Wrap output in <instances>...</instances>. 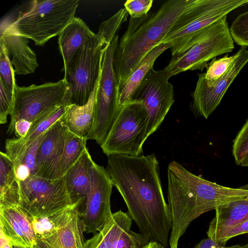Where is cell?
Masks as SVG:
<instances>
[{
    "mask_svg": "<svg viewBox=\"0 0 248 248\" xmlns=\"http://www.w3.org/2000/svg\"><path fill=\"white\" fill-rule=\"evenodd\" d=\"M106 170L141 234L166 248L172 221L162 189L159 166L154 154L108 156Z\"/></svg>",
    "mask_w": 248,
    "mask_h": 248,
    "instance_id": "1",
    "label": "cell"
},
{
    "mask_svg": "<svg viewBox=\"0 0 248 248\" xmlns=\"http://www.w3.org/2000/svg\"><path fill=\"white\" fill-rule=\"evenodd\" d=\"M194 1L170 0L155 12L140 17H130L114 54L113 67L118 86L128 78L151 49L162 43L180 15Z\"/></svg>",
    "mask_w": 248,
    "mask_h": 248,
    "instance_id": "2",
    "label": "cell"
},
{
    "mask_svg": "<svg viewBox=\"0 0 248 248\" xmlns=\"http://www.w3.org/2000/svg\"><path fill=\"white\" fill-rule=\"evenodd\" d=\"M78 3V0H32L15 20L2 23L12 32L42 46L59 35L73 19Z\"/></svg>",
    "mask_w": 248,
    "mask_h": 248,
    "instance_id": "3",
    "label": "cell"
},
{
    "mask_svg": "<svg viewBox=\"0 0 248 248\" xmlns=\"http://www.w3.org/2000/svg\"><path fill=\"white\" fill-rule=\"evenodd\" d=\"M234 47L226 16L196 33L179 52L172 56L164 70L170 78L188 70L202 71L210 60L232 52Z\"/></svg>",
    "mask_w": 248,
    "mask_h": 248,
    "instance_id": "4",
    "label": "cell"
},
{
    "mask_svg": "<svg viewBox=\"0 0 248 248\" xmlns=\"http://www.w3.org/2000/svg\"><path fill=\"white\" fill-rule=\"evenodd\" d=\"M247 4L248 0H195L180 15L162 43L172 44L170 49L174 56L198 31Z\"/></svg>",
    "mask_w": 248,
    "mask_h": 248,
    "instance_id": "5",
    "label": "cell"
},
{
    "mask_svg": "<svg viewBox=\"0 0 248 248\" xmlns=\"http://www.w3.org/2000/svg\"><path fill=\"white\" fill-rule=\"evenodd\" d=\"M147 115L142 102L133 100L120 109L110 130L100 145L108 156L141 155L147 139Z\"/></svg>",
    "mask_w": 248,
    "mask_h": 248,
    "instance_id": "6",
    "label": "cell"
},
{
    "mask_svg": "<svg viewBox=\"0 0 248 248\" xmlns=\"http://www.w3.org/2000/svg\"><path fill=\"white\" fill-rule=\"evenodd\" d=\"M109 43L98 31L85 43L64 72L63 79L70 90L71 104L81 106L88 102L99 78L103 54Z\"/></svg>",
    "mask_w": 248,
    "mask_h": 248,
    "instance_id": "7",
    "label": "cell"
},
{
    "mask_svg": "<svg viewBox=\"0 0 248 248\" xmlns=\"http://www.w3.org/2000/svg\"><path fill=\"white\" fill-rule=\"evenodd\" d=\"M117 35L107 46L96 95L93 127L88 140L100 145L105 141L120 111L118 83L113 67V58L118 43Z\"/></svg>",
    "mask_w": 248,
    "mask_h": 248,
    "instance_id": "8",
    "label": "cell"
},
{
    "mask_svg": "<svg viewBox=\"0 0 248 248\" xmlns=\"http://www.w3.org/2000/svg\"><path fill=\"white\" fill-rule=\"evenodd\" d=\"M81 204L78 202L52 216L33 218L36 235L34 248H83Z\"/></svg>",
    "mask_w": 248,
    "mask_h": 248,
    "instance_id": "9",
    "label": "cell"
},
{
    "mask_svg": "<svg viewBox=\"0 0 248 248\" xmlns=\"http://www.w3.org/2000/svg\"><path fill=\"white\" fill-rule=\"evenodd\" d=\"M19 183V205L32 218H41L73 205L64 177L50 180L31 176Z\"/></svg>",
    "mask_w": 248,
    "mask_h": 248,
    "instance_id": "10",
    "label": "cell"
},
{
    "mask_svg": "<svg viewBox=\"0 0 248 248\" xmlns=\"http://www.w3.org/2000/svg\"><path fill=\"white\" fill-rule=\"evenodd\" d=\"M67 85L63 78L56 82L32 84L16 88L15 103L7 133L11 134L15 123L23 120L31 124L62 103Z\"/></svg>",
    "mask_w": 248,
    "mask_h": 248,
    "instance_id": "11",
    "label": "cell"
},
{
    "mask_svg": "<svg viewBox=\"0 0 248 248\" xmlns=\"http://www.w3.org/2000/svg\"><path fill=\"white\" fill-rule=\"evenodd\" d=\"M113 186L106 169L93 161L87 193L80 208L87 233L94 234L100 231L111 218L110 197Z\"/></svg>",
    "mask_w": 248,
    "mask_h": 248,
    "instance_id": "12",
    "label": "cell"
},
{
    "mask_svg": "<svg viewBox=\"0 0 248 248\" xmlns=\"http://www.w3.org/2000/svg\"><path fill=\"white\" fill-rule=\"evenodd\" d=\"M163 70L152 69L141 83L133 100L142 102L147 115V139L156 131L174 102L172 85Z\"/></svg>",
    "mask_w": 248,
    "mask_h": 248,
    "instance_id": "13",
    "label": "cell"
},
{
    "mask_svg": "<svg viewBox=\"0 0 248 248\" xmlns=\"http://www.w3.org/2000/svg\"><path fill=\"white\" fill-rule=\"evenodd\" d=\"M248 62V50L241 46L227 71L217 80L209 83L203 74H198L194 91L191 93L190 108L197 117L207 119L214 111L231 83Z\"/></svg>",
    "mask_w": 248,
    "mask_h": 248,
    "instance_id": "14",
    "label": "cell"
},
{
    "mask_svg": "<svg viewBox=\"0 0 248 248\" xmlns=\"http://www.w3.org/2000/svg\"><path fill=\"white\" fill-rule=\"evenodd\" d=\"M67 129L62 117L46 132L37 153L36 176L50 180L63 177L62 161Z\"/></svg>",
    "mask_w": 248,
    "mask_h": 248,
    "instance_id": "15",
    "label": "cell"
},
{
    "mask_svg": "<svg viewBox=\"0 0 248 248\" xmlns=\"http://www.w3.org/2000/svg\"><path fill=\"white\" fill-rule=\"evenodd\" d=\"M0 229L10 246L34 248L36 235L33 218L19 204L0 205Z\"/></svg>",
    "mask_w": 248,
    "mask_h": 248,
    "instance_id": "16",
    "label": "cell"
},
{
    "mask_svg": "<svg viewBox=\"0 0 248 248\" xmlns=\"http://www.w3.org/2000/svg\"><path fill=\"white\" fill-rule=\"evenodd\" d=\"M70 98L71 92L68 87L62 105L34 122L25 137L6 140L5 153L15 165L21 160L32 143L63 116L66 107L71 104Z\"/></svg>",
    "mask_w": 248,
    "mask_h": 248,
    "instance_id": "17",
    "label": "cell"
},
{
    "mask_svg": "<svg viewBox=\"0 0 248 248\" xmlns=\"http://www.w3.org/2000/svg\"><path fill=\"white\" fill-rule=\"evenodd\" d=\"M28 39L8 30L1 22L0 44L6 48L16 75H27L34 72L39 64L36 56L28 45Z\"/></svg>",
    "mask_w": 248,
    "mask_h": 248,
    "instance_id": "18",
    "label": "cell"
},
{
    "mask_svg": "<svg viewBox=\"0 0 248 248\" xmlns=\"http://www.w3.org/2000/svg\"><path fill=\"white\" fill-rule=\"evenodd\" d=\"M94 34L82 19L76 17L61 31L58 41L63 61V71L67 70L80 49Z\"/></svg>",
    "mask_w": 248,
    "mask_h": 248,
    "instance_id": "19",
    "label": "cell"
},
{
    "mask_svg": "<svg viewBox=\"0 0 248 248\" xmlns=\"http://www.w3.org/2000/svg\"><path fill=\"white\" fill-rule=\"evenodd\" d=\"M215 211L207 234L216 242L229 229L248 219V198L227 202L219 206Z\"/></svg>",
    "mask_w": 248,
    "mask_h": 248,
    "instance_id": "20",
    "label": "cell"
},
{
    "mask_svg": "<svg viewBox=\"0 0 248 248\" xmlns=\"http://www.w3.org/2000/svg\"><path fill=\"white\" fill-rule=\"evenodd\" d=\"M172 46L171 43H162L154 47L144 57L128 78L118 86L120 108L133 100L141 83L148 72L153 68L155 60Z\"/></svg>",
    "mask_w": 248,
    "mask_h": 248,
    "instance_id": "21",
    "label": "cell"
},
{
    "mask_svg": "<svg viewBox=\"0 0 248 248\" xmlns=\"http://www.w3.org/2000/svg\"><path fill=\"white\" fill-rule=\"evenodd\" d=\"M99 80V78L86 104L81 106L76 104L68 105L62 117L70 131L87 140L94 123L95 103Z\"/></svg>",
    "mask_w": 248,
    "mask_h": 248,
    "instance_id": "22",
    "label": "cell"
},
{
    "mask_svg": "<svg viewBox=\"0 0 248 248\" xmlns=\"http://www.w3.org/2000/svg\"><path fill=\"white\" fill-rule=\"evenodd\" d=\"M93 160L88 148L63 176L67 190L73 203H83L90 181V171Z\"/></svg>",
    "mask_w": 248,
    "mask_h": 248,
    "instance_id": "23",
    "label": "cell"
},
{
    "mask_svg": "<svg viewBox=\"0 0 248 248\" xmlns=\"http://www.w3.org/2000/svg\"><path fill=\"white\" fill-rule=\"evenodd\" d=\"M132 220L128 213L121 210L112 213L103 229L85 242L83 248H116L122 233L131 229Z\"/></svg>",
    "mask_w": 248,
    "mask_h": 248,
    "instance_id": "24",
    "label": "cell"
},
{
    "mask_svg": "<svg viewBox=\"0 0 248 248\" xmlns=\"http://www.w3.org/2000/svg\"><path fill=\"white\" fill-rule=\"evenodd\" d=\"M19 204V183L14 163L5 153L0 152V205Z\"/></svg>",
    "mask_w": 248,
    "mask_h": 248,
    "instance_id": "25",
    "label": "cell"
},
{
    "mask_svg": "<svg viewBox=\"0 0 248 248\" xmlns=\"http://www.w3.org/2000/svg\"><path fill=\"white\" fill-rule=\"evenodd\" d=\"M87 140L67 129L62 161V171L63 176L87 148Z\"/></svg>",
    "mask_w": 248,
    "mask_h": 248,
    "instance_id": "26",
    "label": "cell"
},
{
    "mask_svg": "<svg viewBox=\"0 0 248 248\" xmlns=\"http://www.w3.org/2000/svg\"><path fill=\"white\" fill-rule=\"evenodd\" d=\"M46 132L29 147L21 160L17 164H14L18 183L25 181L31 176H36L37 153Z\"/></svg>",
    "mask_w": 248,
    "mask_h": 248,
    "instance_id": "27",
    "label": "cell"
},
{
    "mask_svg": "<svg viewBox=\"0 0 248 248\" xmlns=\"http://www.w3.org/2000/svg\"><path fill=\"white\" fill-rule=\"evenodd\" d=\"M15 72L10 56L5 46L0 44V82L6 89L14 93L18 86L16 83Z\"/></svg>",
    "mask_w": 248,
    "mask_h": 248,
    "instance_id": "28",
    "label": "cell"
},
{
    "mask_svg": "<svg viewBox=\"0 0 248 248\" xmlns=\"http://www.w3.org/2000/svg\"><path fill=\"white\" fill-rule=\"evenodd\" d=\"M236 57V53L231 56L226 55L219 59H212L206 67V73L203 74L205 80L211 83L218 79L227 71Z\"/></svg>",
    "mask_w": 248,
    "mask_h": 248,
    "instance_id": "29",
    "label": "cell"
},
{
    "mask_svg": "<svg viewBox=\"0 0 248 248\" xmlns=\"http://www.w3.org/2000/svg\"><path fill=\"white\" fill-rule=\"evenodd\" d=\"M229 29L233 40L237 45L248 46V11L239 15Z\"/></svg>",
    "mask_w": 248,
    "mask_h": 248,
    "instance_id": "30",
    "label": "cell"
},
{
    "mask_svg": "<svg viewBox=\"0 0 248 248\" xmlns=\"http://www.w3.org/2000/svg\"><path fill=\"white\" fill-rule=\"evenodd\" d=\"M232 155L236 165H240L248 155V120L233 140Z\"/></svg>",
    "mask_w": 248,
    "mask_h": 248,
    "instance_id": "31",
    "label": "cell"
},
{
    "mask_svg": "<svg viewBox=\"0 0 248 248\" xmlns=\"http://www.w3.org/2000/svg\"><path fill=\"white\" fill-rule=\"evenodd\" d=\"M149 242L142 234L135 232L129 229L120 235L116 248H144Z\"/></svg>",
    "mask_w": 248,
    "mask_h": 248,
    "instance_id": "32",
    "label": "cell"
},
{
    "mask_svg": "<svg viewBox=\"0 0 248 248\" xmlns=\"http://www.w3.org/2000/svg\"><path fill=\"white\" fill-rule=\"evenodd\" d=\"M0 124H4L7 122L8 115L13 112L14 103V93L8 91L2 82H0Z\"/></svg>",
    "mask_w": 248,
    "mask_h": 248,
    "instance_id": "33",
    "label": "cell"
},
{
    "mask_svg": "<svg viewBox=\"0 0 248 248\" xmlns=\"http://www.w3.org/2000/svg\"><path fill=\"white\" fill-rule=\"evenodd\" d=\"M153 0H127L124 9L130 17H140L147 15L152 6Z\"/></svg>",
    "mask_w": 248,
    "mask_h": 248,
    "instance_id": "34",
    "label": "cell"
},
{
    "mask_svg": "<svg viewBox=\"0 0 248 248\" xmlns=\"http://www.w3.org/2000/svg\"><path fill=\"white\" fill-rule=\"evenodd\" d=\"M246 233H248V219L229 229L216 242L226 246V243L230 239Z\"/></svg>",
    "mask_w": 248,
    "mask_h": 248,
    "instance_id": "35",
    "label": "cell"
},
{
    "mask_svg": "<svg viewBox=\"0 0 248 248\" xmlns=\"http://www.w3.org/2000/svg\"><path fill=\"white\" fill-rule=\"evenodd\" d=\"M194 248H248V243L245 245H236L230 247L222 246L208 237L202 240Z\"/></svg>",
    "mask_w": 248,
    "mask_h": 248,
    "instance_id": "36",
    "label": "cell"
},
{
    "mask_svg": "<svg viewBox=\"0 0 248 248\" xmlns=\"http://www.w3.org/2000/svg\"><path fill=\"white\" fill-rule=\"evenodd\" d=\"M0 248H11L9 240L0 229Z\"/></svg>",
    "mask_w": 248,
    "mask_h": 248,
    "instance_id": "37",
    "label": "cell"
},
{
    "mask_svg": "<svg viewBox=\"0 0 248 248\" xmlns=\"http://www.w3.org/2000/svg\"><path fill=\"white\" fill-rule=\"evenodd\" d=\"M144 248H166L162 245L155 242H149Z\"/></svg>",
    "mask_w": 248,
    "mask_h": 248,
    "instance_id": "38",
    "label": "cell"
},
{
    "mask_svg": "<svg viewBox=\"0 0 248 248\" xmlns=\"http://www.w3.org/2000/svg\"><path fill=\"white\" fill-rule=\"evenodd\" d=\"M242 167H248V155L244 159L240 164Z\"/></svg>",
    "mask_w": 248,
    "mask_h": 248,
    "instance_id": "39",
    "label": "cell"
},
{
    "mask_svg": "<svg viewBox=\"0 0 248 248\" xmlns=\"http://www.w3.org/2000/svg\"><path fill=\"white\" fill-rule=\"evenodd\" d=\"M10 246H11V248H34L26 247H23V246H17V245H12Z\"/></svg>",
    "mask_w": 248,
    "mask_h": 248,
    "instance_id": "40",
    "label": "cell"
},
{
    "mask_svg": "<svg viewBox=\"0 0 248 248\" xmlns=\"http://www.w3.org/2000/svg\"><path fill=\"white\" fill-rule=\"evenodd\" d=\"M240 188H242V189H244L248 190V184H247V185H245L244 186H242Z\"/></svg>",
    "mask_w": 248,
    "mask_h": 248,
    "instance_id": "41",
    "label": "cell"
},
{
    "mask_svg": "<svg viewBox=\"0 0 248 248\" xmlns=\"http://www.w3.org/2000/svg\"><path fill=\"white\" fill-rule=\"evenodd\" d=\"M173 248H177V247H173Z\"/></svg>",
    "mask_w": 248,
    "mask_h": 248,
    "instance_id": "42",
    "label": "cell"
}]
</instances>
